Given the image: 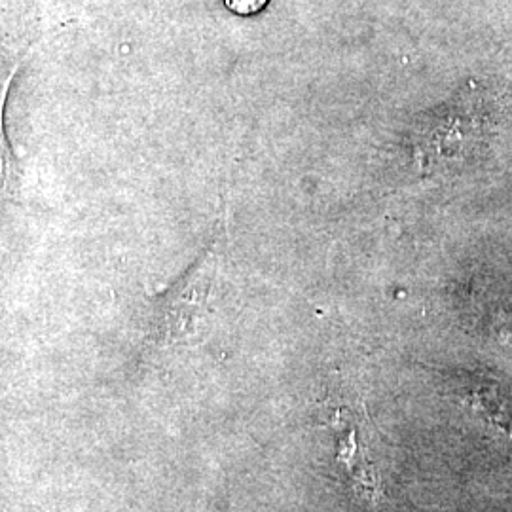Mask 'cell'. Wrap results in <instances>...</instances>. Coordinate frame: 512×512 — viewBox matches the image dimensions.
I'll return each instance as SVG.
<instances>
[{
    "label": "cell",
    "instance_id": "1",
    "mask_svg": "<svg viewBox=\"0 0 512 512\" xmlns=\"http://www.w3.org/2000/svg\"><path fill=\"white\" fill-rule=\"evenodd\" d=\"M19 65L14 67V71L6 76L4 82H0V211L4 207V202L10 194V184H12V150L6 139V101H8V92L12 88V82L16 78Z\"/></svg>",
    "mask_w": 512,
    "mask_h": 512
}]
</instances>
